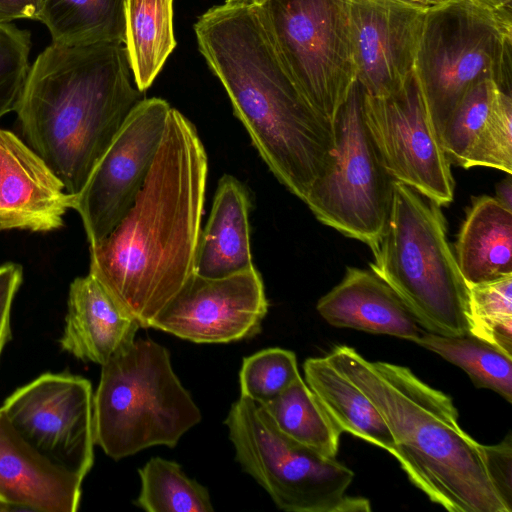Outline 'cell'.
I'll use <instances>...</instances> for the list:
<instances>
[{
	"label": "cell",
	"mask_w": 512,
	"mask_h": 512,
	"mask_svg": "<svg viewBox=\"0 0 512 512\" xmlns=\"http://www.w3.org/2000/svg\"><path fill=\"white\" fill-rule=\"evenodd\" d=\"M207 172L194 125L171 107L132 207L110 234L89 245V273L141 328H149L194 274Z\"/></svg>",
	"instance_id": "obj_1"
},
{
	"label": "cell",
	"mask_w": 512,
	"mask_h": 512,
	"mask_svg": "<svg viewBox=\"0 0 512 512\" xmlns=\"http://www.w3.org/2000/svg\"><path fill=\"white\" fill-rule=\"evenodd\" d=\"M198 48L270 171L306 199L328 166L333 123L315 111L286 69L260 6L227 0L194 25Z\"/></svg>",
	"instance_id": "obj_2"
},
{
	"label": "cell",
	"mask_w": 512,
	"mask_h": 512,
	"mask_svg": "<svg viewBox=\"0 0 512 512\" xmlns=\"http://www.w3.org/2000/svg\"><path fill=\"white\" fill-rule=\"evenodd\" d=\"M144 98L123 43L52 42L30 67L15 111L27 144L76 195Z\"/></svg>",
	"instance_id": "obj_3"
},
{
	"label": "cell",
	"mask_w": 512,
	"mask_h": 512,
	"mask_svg": "<svg viewBox=\"0 0 512 512\" xmlns=\"http://www.w3.org/2000/svg\"><path fill=\"white\" fill-rule=\"evenodd\" d=\"M386 422L393 455L414 486L449 512H507L487 476L481 445L459 425L452 398L409 368L371 362L338 345L326 355Z\"/></svg>",
	"instance_id": "obj_4"
},
{
	"label": "cell",
	"mask_w": 512,
	"mask_h": 512,
	"mask_svg": "<svg viewBox=\"0 0 512 512\" xmlns=\"http://www.w3.org/2000/svg\"><path fill=\"white\" fill-rule=\"evenodd\" d=\"M370 249L371 271L426 331L468 334V288L449 245L440 205L393 181L385 227Z\"/></svg>",
	"instance_id": "obj_5"
},
{
	"label": "cell",
	"mask_w": 512,
	"mask_h": 512,
	"mask_svg": "<svg viewBox=\"0 0 512 512\" xmlns=\"http://www.w3.org/2000/svg\"><path fill=\"white\" fill-rule=\"evenodd\" d=\"M200 421L199 408L159 343L135 340L101 366L93 394L94 441L112 459L157 445L174 448Z\"/></svg>",
	"instance_id": "obj_6"
},
{
	"label": "cell",
	"mask_w": 512,
	"mask_h": 512,
	"mask_svg": "<svg viewBox=\"0 0 512 512\" xmlns=\"http://www.w3.org/2000/svg\"><path fill=\"white\" fill-rule=\"evenodd\" d=\"M512 12L473 0L428 9L414 72L440 138L464 94L480 80L512 93Z\"/></svg>",
	"instance_id": "obj_7"
},
{
	"label": "cell",
	"mask_w": 512,
	"mask_h": 512,
	"mask_svg": "<svg viewBox=\"0 0 512 512\" xmlns=\"http://www.w3.org/2000/svg\"><path fill=\"white\" fill-rule=\"evenodd\" d=\"M241 468L288 512H369L347 494L354 472L284 435L263 408L240 396L224 421Z\"/></svg>",
	"instance_id": "obj_8"
},
{
	"label": "cell",
	"mask_w": 512,
	"mask_h": 512,
	"mask_svg": "<svg viewBox=\"0 0 512 512\" xmlns=\"http://www.w3.org/2000/svg\"><path fill=\"white\" fill-rule=\"evenodd\" d=\"M259 6L298 89L333 123L356 80L349 0H264Z\"/></svg>",
	"instance_id": "obj_9"
},
{
	"label": "cell",
	"mask_w": 512,
	"mask_h": 512,
	"mask_svg": "<svg viewBox=\"0 0 512 512\" xmlns=\"http://www.w3.org/2000/svg\"><path fill=\"white\" fill-rule=\"evenodd\" d=\"M362 100L363 89L355 80L333 120L330 162L304 203L319 222L370 248L385 227L393 180L368 134Z\"/></svg>",
	"instance_id": "obj_10"
},
{
	"label": "cell",
	"mask_w": 512,
	"mask_h": 512,
	"mask_svg": "<svg viewBox=\"0 0 512 512\" xmlns=\"http://www.w3.org/2000/svg\"><path fill=\"white\" fill-rule=\"evenodd\" d=\"M364 122L377 156L393 181L440 206L454 198L451 163L413 72L396 91L370 96L363 90Z\"/></svg>",
	"instance_id": "obj_11"
},
{
	"label": "cell",
	"mask_w": 512,
	"mask_h": 512,
	"mask_svg": "<svg viewBox=\"0 0 512 512\" xmlns=\"http://www.w3.org/2000/svg\"><path fill=\"white\" fill-rule=\"evenodd\" d=\"M14 429L56 466L84 479L94 462L93 392L89 380L45 373L0 407Z\"/></svg>",
	"instance_id": "obj_12"
},
{
	"label": "cell",
	"mask_w": 512,
	"mask_h": 512,
	"mask_svg": "<svg viewBox=\"0 0 512 512\" xmlns=\"http://www.w3.org/2000/svg\"><path fill=\"white\" fill-rule=\"evenodd\" d=\"M171 106L144 98L130 113L83 189L70 195L89 245L104 239L132 207L161 141Z\"/></svg>",
	"instance_id": "obj_13"
},
{
	"label": "cell",
	"mask_w": 512,
	"mask_h": 512,
	"mask_svg": "<svg viewBox=\"0 0 512 512\" xmlns=\"http://www.w3.org/2000/svg\"><path fill=\"white\" fill-rule=\"evenodd\" d=\"M267 311L255 267L217 279L194 273L149 328L199 344L229 343L256 336Z\"/></svg>",
	"instance_id": "obj_14"
},
{
	"label": "cell",
	"mask_w": 512,
	"mask_h": 512,
	"mask_svg": "<svg viewBox=\"0 0 512 512\" xmlns=\"http://www.w3.org/2000/svg\"><path fill=\"white\" fill-rule=\"evenodd\" d=\"M356 80L370 96L399 89L414 70L426 9L401 0H349Z\"/></svg>",
	"instance_id": "obj_15"
},
{
	"label": "cell",
	"mask_w": 512,
	"mask_h": 512,
	"mask_svg": "<svg viewBox=\"0 0 512 512\" xmlns=\"http://www.w3.org/2000/svg\"><path fill=\"white\" fill-rule=\"evenodd\" d=\"M70 194L47 162L0 128V231L49 232L64 224Z\"/></svg>",
	"instance_id": "obj_16"
},
{
	"label": "cell",
	"mask_w": 512,
	"mask_h": 512,
	"mask_svg": "<svg viewBox=\"0 0 512 512\" xmlns=\"http://www.w3.org/2000/svg\"><path fill=\"white\" fill-rule=\"evenodd\" d=\"M82 481L33 448L0 408V501L10 509L75 512Z\"/></svg>",
	"instance_id": "obj_17"
},
{
	"label": "cell",
	"mask_w": 512,
	"mask_h": 512,
	"mask_svg": "<svg viewBox=\"0 0 512 512\" xmlns=\"http://www.w3.org/2000/svg\"><path fill=\"white\" fill-rule=\"evenodd\" d=\"M60 345L82 361L103 365L129 348L140 327L90 273L70 284Z\"/></svg>",
	"instance_id": "obj_18"
},
{
	"label": "cell",
	"mask_w": 512,
	"mask_h": 512,
	"mask_svg": "<svg viewBox=\"0 0 512 512\" xmlns=\"http://www.w3.org/2000/svg\"><path fill=\"white\" fill-rule=\"evenodd\" d=\"M330 325L415 342L426 331L395 292L372 271L347 267L343 279L317 303Z\"/></svg>",
	"instance_id": "obj_19"
},
{
	"label": "cell",
	"mask_w": 512,
	"mask_h": 512,
	"mask_svg": "<svg viewBox=\"0 0 512 512\" xmlns=\"http://www.w3.org/2000/svg\"><path fill=\"white\" fill-rule=\"evenodd\" d=\"M248 196L245 187L235 177L224 175L219 180L211 213L197 244L196 275L217 279L254 267Z\"/></svg>",
	"instance_id": "obj_20"
},
{
	"label": "cell",
	"mask_w": 512,
	"mask_h": 512,
	"mask_svg": "<svg viewBox=\"0 0 512 512\" xmlns=\"http://www.w3.org/2000/svg\"><path fill=\"white\" fill-rule=\"evenodd\" d=\"M455 258L466 284L512 275V209L495 197L476 198L460 228Z\"/></svg>",
	"instance_id": "obj_21"
},
{
	"label": "cell",
	"mask_w": 512,
	"mask_h": 512,
	"mask_svg": "<svg viewBox=\"0 0 512 512\" xmlns=\"http://www.w3.org/2000/svg\"><path fill=\"white\" fill-rule=\"evenodd\" d=\"M303 368L306 384L342 432L393 452V436L376 407L326 356L308 358Z\"/></svg>",
	"instance_id": "obj_22"
},
{
	"label": "cell",
	"mask_w": 512,
	"mask_h": 512,
	"mask_svg": "<svg viewBox=\"0 0 512 512\" xmlns=\"http://www.w3.org/2000/svg\"><path fill=\"white\" fill-rule=\"evenodd\" d=\"M124 45L138 90H147L176 46L173 0H125Z\"/></svg>",
	"instance_id": "obj_23"
},
{
	"label": "cell",
	"mask_w": 512,
	"mask_h": 512,
	"mask_svg": "<svg viewBox=\"0 0 512 512\" xmlns=\"http://www.w3.org/2000/svg\"><path fill=\"white\" fill-rule=\"evenodd\" d=\"M125 0H44L38 20L52 42L87 45L125 40Z\"/></svg>",
	"instance_id": "obj_24"
},
{
	"label": "cell",
	"mask_w": 512,
	"mask_h": 512,
	"mask_svg": "<svg viewBox=\"0 0 512 512\" xmlns=\"http://www.w3.org/2000/svg\"><path fill=\"white\" fill-rule=\"evenodd\" d=\"M260 406L284 435L324 456L336 458L342 431L302 378Z\"/></svg>",
	"instance_id": "obj_25"
},
{
	"label": "cell",
	"mask_w": 512,
	"mask_h": 512,
	"mask_svg": "<svg viewBox=\"0 0 512 512\" xmlns=\"http://www.w3.org/2000/svg\"><path fill=\"white\" fill-rule=\"evenodd\" d=\"M414 343L464 370L478 388L512 401V357L470 334L439 335L425 331Z\"/></svg>",
	"instance_id": "obj_26"
},
{
	"label": "cell",
	"mask_w": 512,
	"mask_h": 512,
	"mask_svg": "<svg viewBox=\"0 0 512 512\" xmlns=\"http://www.w3.org/2000/svg\"><path fill=\"white\" fill-rule=\"evenodd\" d=\"M141 489L135 505L148 512H211L206 487L189 478L181 466L161 457L139 469Z\"/></svg>",
	"instance_id": "obj_27"
},
{
	"label": "cell",
	"mask_w": 512,
	"mask_h": 512,
	"mask_svg": "<svg viewBox=\"0 0 512 512\" xmlns=\"http://www.w3.org/2000/svg\"><path fill=\"white\" fill-rule=\"evenodd\" d=\"M467 288L468 334L512 357V275Z\"/></svg>",
	"instance_id": "obj_28"
},
{
	"label": "cell",
	"mask_w": 512,
	"mask_h": 512,
	"mask_svg": "<svg viewBox=\"0 0 512 512\" xmlns=\"http://www.w3.org/2000/svg\"><path fill=\"white\" fill-rule=\"evenodd\" d=\"M497 93L493 80L483 79L464 94L441 134L450 163L468 169L470 155L491 114Z\"/></svg>",
	"instance_id": "obj_29"
},
{
	"label": "cell",
	"mask_w": 512,
	"mask_h": 512,
	"mask_svg": "<svg viewBox=\"0 0 512 512\" xmlns=\"http://www.w3.org/2000/svg\"><path fill=\"white\" fill-rule=\"evenodd\" d=\"M299 378L294 352L267 348L243 359L239 373L240 396L262 405L277 397Z\"/></svg>",
	"instance_id": "obj_30"
},
{
	"label": "cell",
	"mask_w": 512,
	"mask_h": 512,
	"mask_svg": "<svg viewBox=\"0 0 512 512\" xmlns=\"http://www.w3.org/2000/svg\"><path fill=\"white\" fill-rule=\"evenodd\" d=\"M483 166L512 173V94L498 89L491 114L470 155L468 168Z\"/></svg>",
	"instance_id": "obj_31"
},
{
	"label": "cell",
	"mask_w": 512,
	"mask_h": 512,
	"mask_svg": "<svg viewBox=\"0 0 512 512\" xmlns=\"http://www.w3.org/2000/svg\"><path fill=\"white\" fill-rule=\"evenodd\" d=\"M31 34L0 22V118L15 110L30 66Z\"/></svg>",
	"instance_id": "obj_32"
},
{
	"label": "cell",
	"mask_w": 512,
	"mask_h": 512,
	"mask_svg": "<svg viewBox=\"0 0 512 512\" xmlns=\"http://www.w3.org/2000/svg\"><path fill=\"white\" fill-rule=\"evenodd\" d=\"M484 467L507 512L512 511V434L495 445H481Z\"/></svg>",
	"instance_id": "obj_33"
},
{
	"label": "cell",
	"mask_w": 512,
	"mask_h": 512,
	"mask_svg": "<svg viewBox=\"0 0 512 512\" xmlns=\"http://www.w3.org/2000/svg\"><path fill=\"white\" fill-rule=\"evenodd\" d=\"M22 278L21 265L5 263L0 266V357L11 335V307Z\"/></svg>",
	"instance_id": "obj_34"
},
{
	"label": "cell",
	"mask_w": 512,
	"mask_h": 512,
	"mask_svg": "<svg viewBox=\"0 0 512 512\" xmlns=\"http://www.w3.org/2000/svg\"><path fill=\"white\" fill-rule=\"evenodd\" d=\"M44 0H0V22L38 20Z\"/></svg>",
	"instance_id": "obj_35"
},
{
	"label": "cell",
	"mask_w": 512,
	"mask_h": 512,
	"mask_svg": "<svg viewBox=\"0 0 512 512\" xmlns=\"http://www.w3.org/2000/svg\"><path fill=\"white\" fill-rule=\"evenodd\" d=\"M496 195V199L509 209H512V180L509 174L508 178L497 184Z\"/></svg>",
	"instance_id": "obj_36"
},
{
	"label": "cell",
	"mask_w": 512,
	"mask_h": 512,
	"mask_svg": "<svg viewBox=\"0 0 512 512\" xmlns=\"http://www.w3.org/2000/svg\"><path fill=\"white\" fill-rule=\"evenodd\" d=\"M488 8L497 11H510L512 12V0H473Z\"/></svg>",
	"instance_id": "obj_37"
},
{
	"label": "cell",
	"mask_w": 512,
	"mask_h": 512,
	"mask_svg": "<svg viewBox=\"0 0 512 512\" xmlns=\"http://www.w3.org/2000/svg\"><path fill=\"white\" fill-rule=\"evenodd\" d=\"M401 1H404L406 3H409V4H412V5H415V6H418L423 9L428 10V9H431L434 7L445 5L454 0H401Z\"/></svg>",
	"instance_id": "obj_38"
},
{
	"label": "cell",
	"mask_w": 512,
	"mask_h": 512,
	"mask_svg": "<svg viewBox=\"0 0 512 512\" xmlns=\"http://www.w3.org/2000/svg\"><path fill=\"white\" fill-rule=\"evenodd\" d=\"M7 510H10V507L8 505H6L5 503H3L2 501H0V512L7 511Z\"/></svg>",
	"instance_id": "obj_39"
},
{
	"label": "cell",
	"mask_w": 512,
	"mask_h": 512,
	"mask_svg": "<svg viewBox=\"0 0 512 512\" xmlns=\"http://www.w3.org/2000/svg\"><path fill=\"white\" fill-rule=\"evenodd\" d=\"M250 1L257 5H260L262 2H264V0H250Z\"/></svg>",
	"instance_id": "obj_40"
},
{
	"label": "cell",
	"mask_w": 512,
	"mask_h": 512,
	"mask_svg": "<svg viewBox=\"0 0 512 512\" xmlns=\"http://www.w3.org/2000/svg\"><path fill=\"white\" fill-rule=\"evenodd\" d=\"M235 1H250V0H235Z\"/></svg>",
	"instance_id": "obj_41"
}]
</instances>
